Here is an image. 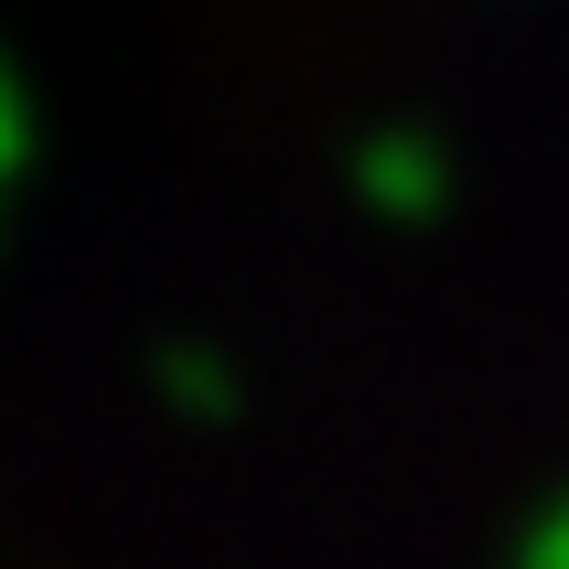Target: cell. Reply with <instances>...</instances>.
Instances as JSON below:
<instances>
[{
	"mask_svg": "<svg viewBox=\"0 0 569 569\" xmlns=\"http://www.w3.org/2000/svg\"><path fill=\"white\" fill-rule=\"evenodd\" d=\"M527 569H569V516H559V527L538 538V559H527Z\"/></svg>",
	"mask_w": 569,
	"mask_h": 569,
	"instance_id": "obj_1",
	"label": "cell"
}]
</instances>
